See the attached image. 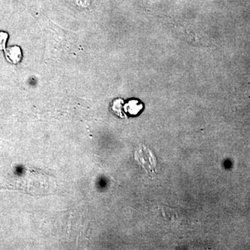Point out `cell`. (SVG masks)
I'll list each match as a JSON object with an SVG mask.
<instances>
[{
    "mask_svg": "<svg viewBox=\"0 0 250 250\" xmlns=\"http://www.w3.org/2000/svg\"><path fill=\"white\" fill-rule=\"evenodd\" d=\"M4 51L6 59L12 63L17 64L22 60V50L18 46H13L5 49Z\"/></svg>",
    "mask_w": 250,
    "mask_h": 250,
    "instance_id": "cell-1",
    "label": "cell"
},
{
    "mask_svg": "<svg viewBox=\"0 0 250 250\" xmlns=\"http://www.w3.org/2000/svg\"><path fill=\"white\" fill-rule=\"evenodd\" d=\"M142 109V105L140 104L138 101H130L125 106V111L131 115H136Z\"/></svg>",
    "mask_w": 250,
    "mask_h": 250,
    "instance_id": "cell-2",
    "label": "cell"
},
{
    "mask_svg": "<svg viewBox=\"0 0 250 250\" xmlns=\"http://www.w3.org/2000/svg\"><path fill=\"white\" fill-rule=\"evenodd\" d=\"M9 34L5 31H0V50H5Z\"/></svg>",
    "mask_w": 250,
    "mask_h": 250,
    "instance_id": "cell-3",
    "label": "cell"
}]
</instances>
